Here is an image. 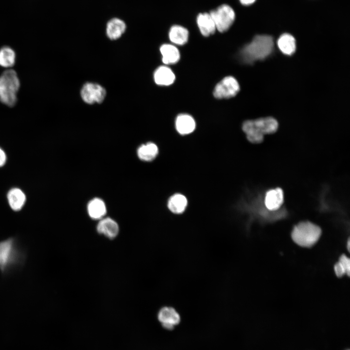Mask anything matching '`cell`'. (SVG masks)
<instances>
[{"instance_id": "1", "label": "cell", "mask_w": 350, "mask_h": 350, "mask_svg": "<svg viewBox=\"0 0 350 350\" xmlns=\"http://www.w3.org/2000/svg\"><path fill=\"white\" fill-rule=\"evenodd\" d=\"M273 48L274 41L271 36L257 35L241 49L240 58L245 64H252L256 61L267 58L272 52Z\"/></svg>"}, {"instance_id": "2", "label": "cell", "mask_w": 350, "mask_h": 350, "mask_svg": "<svg viewBox=\"0 0 350 350\" xmlns=\"http://www.w3.org/2000/svg\"><path fill=\"white\" fill-rule=\"evenodd\" d=\"M278 123L272 117H266L244 122L242 129L247 139L253 143H260L263 140L264 135L275 132Z\"/></svg>"}, {"instance_id": "3", "label": "cell", "mask_w": 350, "mask_h": 350, "mask_svg": "<svg viewBox=\"0 0 350 350\" xmlns=\"http://www.w3.org/2000/svg\"><path fill=\"white\" fill-rule=\"evenodd\" d=\"M19 87L17 72L12 69L4 71L0 75V102L9 107L14 106L17 102Z\"/></svg>"}, {"instance_id": "4", "label": "cell", "mask_w": 350, "mask_h": 350, "mask_svg": "<svg viewBox=\"0 0 350 350\" xmlns=\"http://www.w3.org/2000/svg\"><path fill=\"white\" fill-rule=\"evenodd\" d=\"M321 235L320 227L309 221L298 223L294 227L291 233L293 241L303 247H311L315 245Z\"/></svg>"}, {"instance_id": "5", "label": "cell", "mask_w": 350, "mask_h": 350, "mask_svg": "<svg viewBox=\"0 0 350 350\" xmlns=\"http://www.w3.org/2000/svg\"><path fill=\"white\" fill-rule=\"evenodd\" d=\"M210 13L215 23L217 31L221 33L228 31L236 19L235 11L228 3H222L211 10Z\"/></svg>"}, {"instance_id": "6", "label": "cell", "mask_w": 350, "mask_h": 350, "mask_svg": "<svg viewBox=\"0 0 350 350\" xmlns=\"http://www.w3.org/2000/svg\"><path fill=\"white\" fill-rule=\"evenodd\" d=\"M240 90V85L233 76L224 77L215 86L213 95L219 99H228L236 96Z\"/></svg>"}, {"instance_id": "7", "label": "cell", "mask_w": 350, "mask_h": 350, "mask_svg": "<svg viewBox=\"0 0 350 350\" xmlns=\"http://www.w3.org/2000/svg\"><path fill=\"white\" fill-rule=\"evenodd\" d=\"M106 95L105 89L94 83L85 84L82 88L81 95L83 101L88 104L102 103Z\"/></svg>"}, {"instance_id": "8", "label": "cell", "mask_w": 350, "mask_h": 350, "mask_svg": "<svg viewBox=\"0 0 350 350\" xmlns=\"http://www.w3.org/2000/svg\"><path fill=\"white\" fill-rule=\"evenodd\" d=\"M158 319L162 326L167 330H172L178 325L181 318L178 313L172 307H162L158 314Z\"/></svg>"}, {"instance_id": "9", "label": "cell", "mask_w": 350, "mask_h": 350, "mask_svg": "<svg viewBox=\"0 0 350 350\" xmlns=\"http://www.w3.org/2000/svg\"><path fill=\"white\" fill-rule=\"evenodd\" d=\"M195 22L199 32L204 37L210 36L217 31L215 23L210 12L198 13L195 18Z\"/></svg>"}, {"instance_id": "10", "label": "cell", "mask_w": 350, "mask_h": 350, "mask_svg": "<svg viewBox=\"0 0 350 350\" xmlns=\"http://www.w3.org/2000/svg\"><path fill=\"white\" fill-rule=\"evenodd\" d=\"M16 258L14 241L8 239L0 243V268L4 270Z\"/></svg>"}, {"instance_id": "11", "label": "cell", "mask_w": 350, "mask_h": 350, "mask_svg": "<svg viewBox=\"0 0 350 350\" xmlns=\"http://www.w3.org/2000/svg\"><path fill=\"white\" fill-rule=\"evenodd\" d=\"M189 31L185 26L179 24L172 25L168 31V37L171 43L182 46L187 43L189 38Z\"/></svg>"}, {"instance_id": "12", "label": "cell", "mask_w": 350, "mask_h": 350, "mask_svg": "<svg viewBox=\"0 0 350 350\" xmlns=\"http://www.w3.org/2000/svg\"><path fill=\"white\" fill-rule=\"evenodd\" d=\"M97 230L99 233L108 238L113 239L118 234L119 228L116 221L107 217L102 218L100 221L97 226Z\"/></svg>"}, {"instance_id": "13", "label": "cell", "mask_w": 350, "mask_h": 350, "mask_svg": "<svg viewBox=\"0 0 350 350\" xmlns=\"http://www.w3.org/2000/svg\"><path fill=\"white\" fill-rule=\"evenodd\" d=\"M196 123L192 116L187 114L178 115L175 120V128L181 135H185L192 133L195 129Z\"/></svg>"}, {"instance_id": "14", "label": "cell", "mask_w": 350, "mask_h": 350, "mask_svg": "<svg viewBox=\"0 0 350 350\" xmlns=\"http://www.w3.org/2000/svg\"><path fill=\"white\" fill-rule=\"evenodd\" d=\"M282 190L277 188L268 191L265 196L264 203L266 208L272 211L278 210L283 202Z\"/></svg>"}, {"instance_id": "15", "label": "cell", "mask_w": 350, "mask_h": 350, "mask_svg": "<svg viewBox=\"0 0 350 350\" xmlns=\"http://www.w3.org/2000/svg\"><path fill=\"white\" fill-rule=\"evenodd\" d=\"M162 61L166 65L174 64L180 59V53L178 48L172 43H165L160 47Z\"/></svg>"}, {"instance_id": "16", "label": "cell", "mask_w": 350, "mask_h": 350, "mask_svg": "<svg viewBox=\"0 0 350 350\" xmlns=\"http://www.w3.org/2000/svg\"><path fill=\"white\" fill-rule=\"evenodd\" d=\"M154 79L155 83L158 85L169 86L174 82L175 76L170 68L162 66L155 70Z\"/></svg>"}, {"instance_id": "17", "label": "cell", "mask_w": 350, "mask_h": 350, "mask_svg": "<svg viewBox=\"0 0 350 350\" xmlns=\"http://www.w3.org/2000/svg\"><path fill=\"white\" fill-rule=\"evenodd\" d=\"M126 28V24L122 20L118 18H112L106 24L107 36L111 40L117 39L124 33Z\"/></svg>"}, {"instance_id": "18", "label": "cell", "mask_w": 350, "mask_h": 350, "mask_svg": "<svg viewBox=\"0 0 350 350\" xmlns=\"http://www.w3.org/2000/svg\"><path fill=\"white\" fill-rule=\"evenodd\" d=\"M277 45L280 51L284 54L291 55L296 51L295 38L289 34H282L278 39Z\"/></svg>"}, {"instance_id": "19", "label": "cell", "mask_w": 350, "mask_h": 350, "mask_svg": "<svg viewBox=\"0 0 350 350\" xmlns=\"http://www.w3.org/2000/svg\"><path fill=\"white\" fill-rule=\"evenodd\" d=\"M188 201L183 194L176 193L171 196L168 201V208L174 214H181L186 209Z\"/></svg>"}, {"instance_id": "20", "label": "cell", "mask_w": 350, "mask_h": 350, "mask_svg": "<svg viewBox=\"0 0 350 350\" xmlns=\"http://www.w3.org/2000/svg\"><path fill=\"white\" fill-rule=\"evenodd\" d=\"M88 211L91 218L93 219H102L106 213V206L102 199L96 198L88 203Z\"/></svg>"}, {"instance_id": "21", "label": "cell", "mask_w": 350, "mask_h": 350, "mask_svg": "<svg viewBox=\"0 0 350 350\" xmlns=\"http://www.w3.org/2000/svg\"><path fill=\"white\" fill-rule=\"evenodd\" d=\"M10 207L14 210H19L23 206L26 197L23 192L18 188L11 189L7 194Z\"/></svg>"}, {"instance_id": "22", "label": "cell", "mask_w": 350, "mask_h": 350, "mask_svg": "<svg viewBox=\"0 0 350 350\" xmlns=\"http://www.w3.org/2000/svg\"><path fill=\"white\" fill-rule=\"evenodd\" d=\"M158 153V147L153 142H148L141 145L137 150L139 158L145 161H150L154 160Z\"/></svg>"}, {"instance_id": "23", "label": "cell", "mask_w": 350, "mask_h": 350, "mask_svg": "<svg viewBox=\"0 0 350 350\" xmlns=\"http://www.w3.org/2000/svg\"><path fill=\"white\" fill-rule=\"evenodd\" d=\"M16 53L9 46H3L0 49V66L4 68L13 67L16 62Z\"/></svg>"}, {"instance_id": "24", "label": "cell", "mask_w": 350, "mask_h": 350, "mask_svg": "<svg viewBox=\"0 0 350 350\" xmlns=\"http://www.w3.org/2000/svg\"><path fill=\"white\" fill-rule=\"evenodd\" d=\"M338 262L343 265L346 271L347 275L349 276L350 272V261L349 258L345 255L343 254L340 257Z\"/></svg>"}, {"instance_id": "25", "label": "cell", "mask_w": 350, "mask_h": 350, "mask_svg": "<svg viewBox=\"0 0 350 350\" xmlns=\"http://www.w3.org/2000/svg\"><path fill=\"white\" fill-rule=\"evenodd\" d=\"M334 270L336 275L338 277H341L345 275H347L345 268L339 262L334 264Z\"/></svg>"}, {"instance_id": "26", "label": "cell", "mask_w": 350, "mask_h": 350, "mask_svg": "<svg viewBox=\"0 0 350 350\" xmlns=\"http://www.w3.org/2000/svg\"><path fill=\"white\" fill-rule=\"evenodd\" d=\"M6 157L4 152L0 148V167L5 163Z\"/></svg>"}, {"instance_id": "27", "label": "cell", "mask_w": 350, "mask_h": 350, "mask_svg": "<svg viewBox=\"0 0 350 350\" xmlns=\"http://www.w3.org/2000/svg\"><path fill=\"white\" fill-rule=\"evenodd\" d=\"M241 4L245 6H248L253 4L256 0H238Z\"/></svg>"}, {"instance_id": "28", "label": "cell", "mask_w": 350, "mask_h": 350, "mask_svg": "<svg viewBox=\"0 0 350 350\" xmlns=\"http://www.w3.org/2000/svg\"><path fill=\"white\" fill-rule=\"evenodd\" d=\"M347 245H348V249L349 250V249H350V240H349L348 241Z\"/></svg>"}]
</instances>
